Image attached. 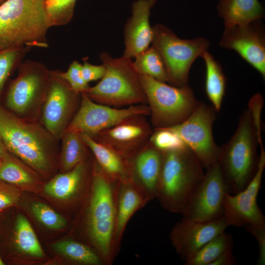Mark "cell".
Listing matches in <instances>:
<instances>
[{"label":"cell","instance_id":"6da1fadb","mask_svg":"<svg viewBox=\"0 0 265 265\" xmlns=\"http://www.w3.org/2000/svg\"><path fill=\"white\" fill-rule=\"evenodd\" d=\"M0 135L7 150L35 171L54 170L58 140L39 121L21 118L0 104Z\"/></svg>","mask_w":265,"mask_h":265},{"label":"cell","instance_id":"7a4b0ae2","mask_svg":"<svg viewBox=\"0 0 265 265\" xmlns=\"http://www.w3.org/2000/svg\"><path fill=\"white\" fill-rule=\"evenodd\" d=\"M117 182L101 169L95 159L92 163V181L84 212L83 227L92 247L105 265H110L115 222V192Z\"/></svg>","mask_w":265,"mask_h":265},{"label":"cell","instance_id":"3957f363","mask_svg":"<svg viewBox=\"0 0 265 265\" xmlns=\"http://www.w3.org/2000/svg\"><path fill=\"white\" fill-rule=\"evenodd\" d=\"M45 0H6L0 6V50L47 48Z\"/></svg>","mask_w":265,"mask_h":265},{"label":"cell","instance_id":"277c9868","mask_svg":"<svg viewBox=\"0 0 265 265\" xmlns=\"http://www.w3.org/2000/svg\"><path fill=\"white\" fill-rule=\"evenodd\" d=\"M261 126L254 124L249 110L240 117L230 141L220 148L218 164L229 193L243 190L254 177L258 166L257 142H262Z\"/></svg>","mask_w":265,"mask_h":265},{"label":"cell","instance_id":"5b68a950","mask_svg":"<svg viewBox=\"0 0 265 265\" xmlns=\"http://www.w3.org/2000/svg\"><path fill=\"white\" fill-rule=\"evenodd\" d=\"M156 198L166 210L183 214L193 191L204 177L203 166L186 146L163 152Z\"/></svg>","mask_w":265,"mask_h":265},{"label":"cell","instance_id":"8992f818","mask_svg":"<svg viewBox=\"0 0 265 265\" xmlns=\"http://www.w3.org/2000/svg\"><path fill=\"white\" fill-rule=\"evenodd\" d=\"M105 73L95 86L84 92L92 101L110 106L146 104V97L139 74L132 59L124 56L114 58L108 53H100Z\"/></svg>","mask_w":265,"mask_h":265},{"label":"cell","instance_id":"52a82bcc","mask_svg":"<svg viewBox=\"0 0 265 265\" xmlns=\"http://www.w3.org/2000/svg\"><path fill=\"white\" fill-rule=\"evenodd\" d=\"M17 69L18 75L10 81L6 91L7 109L21 118L39 121L50 70L43 63L31 60L23 61Z\"/></svg>","mask_w":265,"mask_h":265},{"label":"cell","instance_id":"ba28073f","mask_svg":"<svg viewBox=\"0 0 265 265\" xmlns=\"http://www.w3.org/2000/svg\"><path fill=\"white\" fill-rule=\"evenodd\" d=\"M156 128L179 124L194 111L200 102L189 86H171L149 77L139 75Z\"/></svg>","mask_w":265,"mask_h":265},{"label":"cell","instance_id":"9c48e42d","mask_svg":"<svg viewBox=\"0 0 265 265\" xmlns=\"http://www.w3.org/2000/svg\"><path fill=\"white\" fill-rule=\"evenodd\" d=\"M153 46L163 59L169 83L176 86L188 85L189 72L195 59L207 51L209 42L202 37L191 40L180 38L167 26H153Z\"/></svg>","mask_w":265,"mask_h":265},{"label":"cell","instance_id":"30bf717a","mask_svg":"<svg viewBox=\"0 0 265 265\" xmlns=\"http://www.w3.org/2000/svg\"><path fill=\"white\" fill-rule=\"evenodd\" d=\"M215 113L213 106L199 102L186 120L166 127L178 134L206 170L218 162L220 153L212 135Z\"/></svg>","mask_w":265,"mask_h":265},{"label":"cell","instance_id":"8fae6325","mask_svg":"<svg viewBox=\"0 0 265 265\" xmlns=\"http://www.w3.org/2000/svg\"><path fill=\"white\" fill-rule=\"evenodd\" d=\"M81 94L63 79L59 70H50L47 94L39 121L56 139L60 140L78 110Z\"/></svg>","mask_w":265,"mask_h":265},{"label":"cell","instance_id":"7c38bea8","mask_svg":"<svg viewBox=\"0 0 265 265\" xmlns=\"http://www.w3.org/2000/svg\"><path fill=\"white\" fill-rule=\"evenodd\" d=\"M149 114L150 108L146 104L117 108L97 103L82 93L78 109L66 131H77L93 137L127 119Z\"/></svg>","mask_w":265,"mask_h":265},{"label":"cell","instance_id":"4fadbf2b","mask_svg":"<svg viewBox=\"0 0 265 265\" xmlns=\"http://www.w3.org/2000/svg\"><path fill=\"white\" fill-rule=\"evenodd\" d=\"M206 170L192 193L183 217L199 222L223 218L224 199L229 193L228 187L217 162Z\"/></svg>","mask_w":265,"mask_h":265},{"label":"cell","instance_id":"5bb4252c","mask_svg":"<svg viewBox=\"0 0 265 265\" xmlns=\"http://www.w3.org/2000/svg\"><path fill=\"white\" fill-rule=\"evenodd\" d=\"M256 172L247 186L242 191L227 193L224 201L223 218L228 226L265 227V217L257 203L265 167V151L260 145Z\"/></svg>","mask_w":265,"mask_h":265},{"label":"cell","instance_id":"9a60e30c","mask_svg":"<svg viewBox=\"0 0 265 265\" xmlns=\"http://www.w3.org/2000/svg\"><path fill=\"white\" fill-rule=\"evenodd\" d=\"M219 45L236 51L265 78V36L260 20L225 28Z\"/></svg>","mask_w":265,"mask_h":265},{"label":"cell","instance_id":"2e32d148","mask_svg":"<svg viewBox=\"0 0 265 265\" xmlns=\"http://www.w3.org/2000/svg\"><path fill=\"white\" fill-rule=\"evenodd\" d=\"M227 227L223 218L199 222L182 217L172 229L170 239L175 251L186 263L207 242L224 232Z\"/></svg>","mask_w":265,"mask_h":265},{"label":"cell","instance_id":"e0dca14e","mask_svg":"<svg viewBox=\"0 0 265 265\" xmlns=\"http://www.w3.org/2000/svg\"><path fill=\"white\" fill-rule=\"evenodd\" d=\"M145 116L127 119L92 137L130 159L145 145L151 130Z\"/></svg>","mask_w":265,"mask_h":265},{"label":"cell","instance_id":"ac0fdd59","mask_svg":"<svg viewBox=\"0 0 265 265\" xmlns=\"http://www.w3.org/2000/svg\"><path fill=\"white\" fill-rule=\"evenodd\" d=\"M156 2L157 0H137L133 2L132 15L125 26L124 56L135 58L152 43L153 31L149 19L151 10Z\"/></svg>","mask_w":265,"mask_h":265},{"label":"cell","instance_id":"d6986e66","mask_svg":"<svg viewBox=\"0 0 265 265\" xmlns=\"http://www.w3.org/2000/svg\"><path fill=\"white\" fill-rule=\"evenodd\" d=\"M130 160L131 180L148 202L156 199L163 163V152L150 143Z\"/></svg>","mask_w":265,"mask_h":265},{"label":"cell","instance_id":"ffe728a7","mask_svg":"<svg viewBox=\"0 0 265 265\" xmlns=\"http://www.w3.org/2000/svg\"><path fill=\"white\" fill-rule=\"evenodd\" d=\"M149 202L142 193L131 180L118 182L115 192V222L113 251L115 258L127 225L132 215Z\"/></svg>","mask_w":265,"mask_h":265},{"label":"cell","instance_id":"44dd1931","mask_svg":"<svg viewBox=\"0 0 265 265\" xmlns=\"http://www.w3.org/2000/svg\"><path fill=\"white\" fill-rule=\"evenodd\" d=\"M92 163L90 165L86 159L71 170L55 175L45 185V192L56 199L77 201L91 186Z\"/></svg>","mask_w":265,"mask_h":265},{"label":"cell","instance_id":"7402d4cb","mask_svg":"<svg viewBox=\"0 0 265 265\" xmlns=\"http://www.w3.org/2000/svg\"><path fill=\"white\" fill-rule=\"evenodd\" d=\"M81 136L95 159L101 169L112 180L123 182L131 180V164L126 159L112 149L98 142L92 137L83 133Z\"/></svg>","mask_w":265,"mask_h":265},{"label":"cell","instance_id":"603a6c76","mask_svg":"<svg viewBox=\"0 0 265 265\" xmlns=\"http://www.w3.org/2000/svg\"><path fill=\"white\" fill-rule=\"evenodd\" d=\"M217 10L225 28L259 20L265 15L259 0H218Z\"/></svg>","mask_w":265,"mask_h":265},{"label":"cell","instance_id":"cb8c5ba5","mask_svg":"<svg viewBox=\"0 0 265 265\" xmlns=\"http://www.w3.org/2000/svg\"><path fill=\"white\" fill-rule=\"evenodd\" d=\"M206 64L205 91L216 111L221 109L226 88V79L219 63L207 51L202 54Z\"/></svg>","mask_w":265,"mask_h":265},{"label":"cell","instance_id":"d4e9b609","mask_svg":"<svg viewBox=\"0 0 265 265\" xmlns=\"http://www.w3.org/2000/svg\"><path fill=\"white\" fill-rule=\"evenodd\" d=\"M60 153V164L63 172L71 170L86 159L88 147L81 133L74 131H66L62 135Z\"/></svg>","mask_w":265,"mask_h":265},{"label":"cell","instance_id":"484cf974","mask_svg":"<svg viewBox=\"0 0 265 265\" xmlns=\"http://www.w3.org/2000/svg\"><path fill=\"white\" fill-rule=\"evenodd\" d=\"M9 152L0 159V180L11 185H26L34 183L36 174L27 164Z\"/></svg>","mask_w":265,"mask_h":265},{"label":"cell","instance_id":"4316f807","mask_svg":"<svg viewBox=\"0 0 265 265\" xmlns=\"http://www.w3.org/2000/svg\"><path fill=\"white\" fill-rule=\"evenodd\" d=\"M54 250L70 260L85 265H105L98 254L89 245L74 239H67L53 244Z\"/></svg>","mask_w":265,"mask_h":265},{"label":"cell","instance_id":"83f0119b","mask_svg":"<svg viewBox=\"0 0 265 265\" xmlns=\"http://www.w3.org/2000/svg\"><path fill=\"white\" fill-rule=\"evenodd\" d=\"M133 61L139 75H144L163 82H169L166 68L160 54L153 46L148 47L138 54Z\"/></svg>","mask_w":265,"mask_h":265},{"label":"cell","instance_id":"f1b7e54d","mask_svg":"<svg viewBox=\"0 0 265 265\" xmlns=\"http://www.w3.org/2000/svg\"><path fill=\"white\" fill-rule=\"evenodd\" d=\"M14 241L21 252L37 258L44 254L36 235L27 219L21 214L16 218Z\"/></svg>","mask_w":265,"mask_h":265},{"label":"cell","instance_id":"f546056e","mask_svg":"<svg viewBox=\"0 0 265 265\" xmlns=\"http://www.w3.org/2000/svg\"><path fill=\"white\" fill-rule=\"evenodd\" d=\"M233 247L232 236L225 232H222L207 242L185 264L211 265L221 254L232 249Z\"/></svg>","mask_w":265,"mask_h":265},{"label":"cell","instance_id":"4dcf8cb0","mask_svg":"<svg viewBox=\"0 0 265 265\" xmlns=\"http://www.w3.org/2000/svg\"><path fill=\"white\" fill-rule=\"evenodd\" d=\"M30 49L25 47L0 50V99L9 78L23 61Z\"/></svg>","mask_w":265,"mask_h":265},{"label":"cell","instance_id":"1f68e13d","mask_svg":"<svg viewBox=\"0 0 265 265\" xmlns=\"http://www.w3.org/2000/svg\"><path fill=\"white\" fill-rule=\"evenodd\" d=\"M77 0H45L50 26H62L72 20Z\"/></svg>","mask_w":265,"mask_h":265},{"label":"cell","instance_id":"d6a6232c","mask_svg":"<svg viewBox=\"0 0 265 265\" xmlns=\"http://www.w3.org/2000/svg\"><path fill=\"white\" fill-rule=\"evenodd\" d=\"M149 141L156 148L162 152L186 147L178 134L167 128H156L155 132L150 137Z\"/></svg>","mask_w":265,"mask_h":265},{"label":"cell","instance_id":"836d02e7","mask_svg":"<svg viewBox=\"0 0 265 265\" xmlns=\"http://www.w3.org/2000/svg\"><path fill=\"white\" fill-rule=\"evenodd\" d=\"M31 210L38 220L49 229H63L67 225L64 217L46 204L39 202L34 203L31 205Z\"/></svg>","mask_w":265,"mask_h":265},{"label":"cell","instance_id":"e575fe53","mask_svg":"<svg viewBox=\"0 0 265 265\" xmlns=\"http://www.w3.org/2000/svg\"><path fill=\"white\" fill-rule=\"evenodd\" d=\"M81 65L79 61L74 60L69 65L66 72L59 70L61 77L64 79L76 92L82 93L90 87L83 80L81 75Z\"/></svg>","mask_w":265,"mask_h":265},{"label":"cell","instance_id":"d590c367","mask_svg":"<svg viewBox=\"0 0 265 265\" xmlns=\"http://www.w3.org/2000/svg\"><path fill=\"white\" fill-rule=\"evenodd\" d=\"M19 195L11 184L0 180V211L14 205Z\"/></svg>","mask_w":265,"mask_h":265},{"label":"cell","instance_id":"8d00e7d4","mask_svg":"<svg viewBox=\"0 0 265 265\" xmlns=\"http://www.w3.org/2000/svg\"><path fill=\"white\" fill-rule=\"evenodd\" d=\"M81 65V75L84 81L89 84L92 81L101 80L105 73V68L102 64L100 65H93L87 61V58H83Z\"/></svg>","mask_w":265,"mask_h":265},{"label":"cell","instance_id":"74e56055","mask_svg":"<svg viewBox=\"0 0 265 265\" xmlns=\"http://www.w3.org/2000/svg\"><path fill=\"white\" fill-rule=\"evenodd\" d=\"M247 231L256 239L259 247V257L257 265L265 264V227H245Z\"/></svg>","mask_w":265,"mask_h":265},{"label":"cell","instance_id":"f35d334b","mask_svg":"<svg viewBox=\"0 0 265 265\" xmlns=\"http://www.w3.org/2000/svg\"><path fill=\"white\" fill-rule=\"evenodd\" d=\"M236 264V258L232 249H230L221 254L211 265H234Z\"/></svg>","mask_w":265,"mask_h":265},{"label":"cell","instance_id":"ab89813d","mask_svg":"<svg viewBox=\"0 0 265 265\" xmlns=\"http://www.w3.org/2000/svg\"><path fill=\"white\" fill-rule=\"evenodd\" d=\"M8 152L0 135V159L2 158Z\"/></svg>","mask_w":265,"mask_h":265},{"label":"cell","instance_id":"60d3db41","mask_svg":"<svg viewBox=\"0 0 265 265\" xmlns=\"http://www.w3.org/2000/svg\"><path fill=\"white\" fill-rule=\"evenodd\" d=\"M4 265V263L3 262L0 256V265Z\"/></svg>","mask_w":265,"mask_h":265},{"label":"cell","instance_id":"b9f144b4","mask_svg":"<svg viewBox=\"0 0 265 265\" xmlns=\"http://www.w3.org/2000/svg\"><path fill=\"white\" fill-rule=\"evenodd\" d=\"M6 0H0V6Z\"/></svg>","mask_w":265,"mask_h":265}]
</instances>
